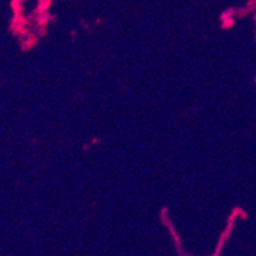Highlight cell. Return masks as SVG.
<instances>
[{
  "label": "cell",
  "mask_w": 256,
  "mask_h": 256,
  "mask_svg": "<svg viewBox=\"0 0 256 256\" xmlns=\"http://www.w3.org/2000/svg\"><path fill=\"white\" fill-rule=\"evenodd\" d=\"M255 82H256V74H255Z\"/></svg>",
  "instance_id": "obj_1"
}]
</instances>
